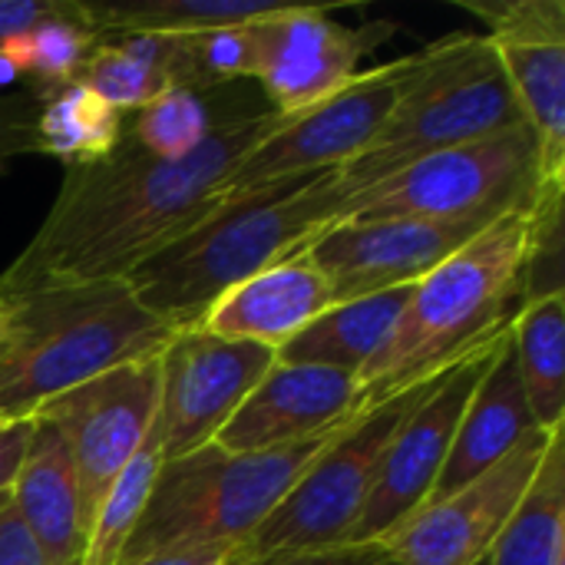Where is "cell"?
Here are the masks:
<instances>
[{
    "label": "cell",
    "mask_w": 565,
    "mask_h": 565,
    "mask_svg": "<svg viewBox=\"0 0 565 565\" xmlns=\"http://www.w3.org/2000/svg\"><path fill=\"white\" fill-rule=\"evenodd\" d=\"M288 119L275 109L228 116L182 162L152 159L126 136L113 156L70 166L46 218L0 271V298L122 281L202 222L225 175Z\"/></svg>",
    "instance_id": "obj_1"
},
{
    "label": "cell",
    "mask_w": 565,
    "mask_h": 565,
    "mask_svg": "<svg viewBox=\"0 0 565 565\" xmlns=\"http://www.w3.org/2000/svg\"><path fill=\"white\" fill-rule=\"evenodd\" d=\"M540 202L513 209L424 275L374 361L361 371V411L434 381L507 334L526 291Z\"/></svg>",
    "instance_id": "obj_2"
},
{
    "label": "cell",
    "mask_w": 565,
    "mask_h": 565,
    "mask_svg": "<svg viewBox=\"0 0 565 565\" xmlns=\"http://www.w3.org/2000/svg\"><path fill=\"white\" fill-rule=\"evenodd\" d=\"M334 169L255 189L215 205L189 232L152 252L122 281L172 331L195 328L215 298L295 255L331 222Z\"/></svg>",
    "instance_id": "obj_3"
},
{
    "label": "cell",
    "mask_w": 565,
    "mask_h": 565,
    "mask_svg": "<svg viewBox=\"0 0 565 565\" xmlns=\"http://www.w3.org/2000/svg\"><path fill=\"white\" fill-rule=\"evenodd\" d=\"M172 334L126 281L13 298L0 331V420H33L46 401L96 374L162 354Z\"/></svg>",
    "instance_id": "obj_4"
},
{
    "label": "cell",
    "mask_w": 565,
    "mask_h": 565,
    "mask_svg": "<svg viewBox=\"0 0 565 565\" xmlns=\"http://www.w3.org/2000/svg\"><path fill=\"white\" fill-rule=\"evenodd\" d=\"M526 126L483 33H450L404 56L391 113L371 142L334 169V202L424 156Z\"/></svg>",
    "instance_id": "obj_5"
},
{
    "label": "cell",
    "mask_w": 565,
    "mask_h": 565,
    "mask_svg": "<svg viewBox=\"0 0 565 565\" xmlns=\"http://www.w3.org/2000/svg\"><path fill=\"white\" fill-rule=\"evenodd\" d=\"M354 417L291 447L225 454L209 444L189 457L162 460L146 510L116 565L142 563L156 553L192 546H238L262 526V520L281 503L305 467L331 440H338Z\"/></svg>",
    "instance_id": "obj_6"
},
{
    "label": "cell",
    "mask_w": 565,
    "mask_h": 565,
    "mask_svg": "<svg viewBox=\"0 0 565 565\" xmlns=\"http://www.w3.org/2000/svg\"><path fill=\"white\" fill-rule=\"evenodd\" d=\"M540 192V149L530 126L424 156L334 202L331 222L427 218L497 222Z\"/></svg>",
    "instance_id": "obj_7"
},
{
    "label": "cell",
    "mask_w": 565,
    "mask_h": 565,
    "mask_svg": "<svg viewBox=\"0 0 565 565\" xmlns=\"http://www.w3.org/2000/svg\"><path fill=\"white\" fill-rule=\"evenodd\" d=\"M427 384H417L358 414L348 430L305 467V473L262 520V526L235 546L228 565H258L341 546L371 497L377 463L391 434L417 404Z\"/></svg>",
    "instance_id": "obj_8"
},
{
    "label": "cell",
    "mask_w": 565,
    "mask_h": 565,
    "mask_svg": "<svg viewBox=\"0 0 565 565\" xmlns=\"http://www.w3.org/2000/svg\"><path fill=\"white\" fill-rule=\"evenodd\" d=\"M503 338L507 334L470 351L424 387L417 404L391 434L377 463L371 497L341 546H381L427 503L454 447L460 417Z\"/></svg>",
    "instance_id": "obj_9"
},
{
    "label": "cell",
    "mask_w": 565,
    "mask_h": 565,
    "mask_svg": "<svg viewBox=\"0 0 565 565\" xmlns=\"http://www.w3.org/2000/svg\"><path fill=\"white\" fill-rule=\"evenodd\" d=\"M159 361L162 354L103 371L33 414V420L53 427L70 447L89 526L106 490L139 454L156 424Z\"/></svg>",
    "instance_id": "obj_10"
},
{
    "label": "cell",
    "mask_w": 565,
    "mask_h": 565,
    "mask_svg": "<svg viewBox=\"0 0 565 565\" xmlns=\"http://www.w3.org/2000/svg\"><path fill=\"white\" fill-rule=\"evenodd\" d=\"M401 76L404 60L384 63L371 73H358L354 83H348L328 103L291 116L225 175L218 205L285 179L318 175L351 162L391 113Z\"/></svg>",
    "instance_id": "obj_11"
},
{
    "label": "cell",
    "mask_w": 565,
    "mask_h": 565,
    "mask_svg": "<svg viewBox=\"0 0 565 565\" xmlns=\"http://www.w3.org/2000/svg\"><path fill=\"white\" fill-rule=\"evenodd\" d=\"M275 367V351L225 341L202 328L175 331L159 361L162 457H189L215 440L252 387Z\"/></svg>",
    "instance_id": "obj_12"
},
{
    "label": "cell",
    "mask_w": 565,
    "mask_h": 565,
    "mask_svg": "<svg viewBox=\"0 0 565 565\" xmlns=\"http://www.w3.org/2000/svg\"><path fill=\"white\" fill-rule=\"evenodd\" d=\"M559 430L563 427H533L510 457L480 473L473 483L440 503L420 507L381 543L384 556L397 565H470L487 556L523 503Z\"/></svg>",
    "instance_id": "obj_13"
},
{
    "label": "cell",
    "mask_w": 565,
    "mask_h": 565,
    "mask_svg": "<svg viewBox=\"0 0 565 565\" xmlns=\"http://www.w3.org/2000/svg\"><path fill=\"white\" fill-rule=\"evenodd\" d=\"M487 23L523 122L536 136L540 185H565V3L493 0L463 3Z\"/></svg>",
    "instance_id": "obj_14"
},
{
    "label": "cell",
    "mask_w": 565,
    "mask_h": 565,
    "mask_svg": "<svg viewBox=\"0 0 565 565\" xmlns=\"http://www.w3.org/2000/svg\"><path fill=\"white\" fill-rule=\"evenodd\" d=\"M391 33L394 23L351 30L321 7H278L271 17L252 23L255 79L275 113L301 116L354 83L361 60Z\"/></svg>",
    "instance_id": "obj_15"
},
{
    "label": "cell",
    "mask_w": 565,
    "mask_h": 565,
    "mask_svg": "<svg viewBox=\"0 0 565 565\" xmlns=\"http://www.w3.org/2000/svg\"><path fill=\"white\" fill-rule=\"evenodd\" d=\"M490 222L364 218L334 222L295 248L331 285L334 301H354L394 288H414ZM291 255V258H295Z\"/></svg>",
    "instance_id": "obj_16"
},
{
    "label": "cell",
    "mask_w": 565,
    "mask_h": 565,
    "mask_svg": "<svg viewBox=\"0 0 565 565\" xmlns=\"http://www.w3.org/2000/svg\"><path fill=\"white\" fill-rule=\"evenodd\" d=\"M361 411V377L318 364H278L215 434L225 454H258L328 434Z\"/></svg>",
    "instance_id": "obj_17"
},
{
    "label": "cell",
    "mask_w": 565,
    "mask_h": 565,
    "mask_svg": "<svg viewBox=\"0 0 565 565\" xmlns=\"http://www.w3.org/2000/svg\"><path fill=\"white\" fill-rule=\"evenodd\" d=\"M334 305L328 278L308 258L295 255L215 298L195 328L225 341H248L278 351Z\"/></svg>",
    "instance_id": "obj_18"
},
{
    "label": "cell",
    "mask_w": 565,
    "mask_h": 565,
    "mask_svg": "<svg viewBox=\"0 0 565 565\" xmlns=\"http://www.w3.org/2000/svg\"><path fill=\"white\" fill-rule=\"evenodd\" d=\"M533 414L526 404V391L520 381L516 354L510 331L500 341L490 367L483 371L463 417L454 437V447L447 454V463L427 497V503H440L473 483L480 473L497 467L503 457L513 454V447L533 430ZM424 503V507H427Z\"/></svg>",
    "instance_id": "obj_19"
},
{
    "label": "cell",
    "mask_w": 565,
    "mask_h": 565,
    "mask_svg": "<svg viewBox=\"0 0 565 565\" xmlns=\"http://www.w3.org/2000/svg\"><path fill=\"white\" fill-rule=\"evenodd\" d=\"M10 503L36 543L43 563L86 565L89 520L83 510L76 467L63 437L40 420L13 480Z\"/></svg>",
    "instance_id": "obj_20"
},
{
    "label": "cell",
    "mask_w": 565,
    "mask_h": 565,
    "mask_svg": "<svg viewBox=\"0 0 565 565\" xmlns=\"http://www.w3.org/2000/svg\"><path fill=\"white\" fill-rule=\"evenodd\" d=\"M411 288H394L354 301H341L315 318L305 331H298L285 348L275 351L278 364H318L358 374L374 361V354L387 344Z\"/></svg>",
    "instance_id": "obj_21"
},
{
    "label": "cell",
    "mask_w": 565,
    "mask_h": 565,
    "mask_svg": "<svg viewBox=\"0 0 565 565\" xmlns=\"http://www.w3.org/2000/svg\"><path fill=\"white\" fill-rule=\"evenodd\" d=\"M510 341L533 424L563 427L565 417V295L563 288L526 298L510 324Z\"/></svg>",
    "instance_id": "obj_22"
},
{
    "label": "cell",
    "mask_w": 565,
    "mask_h": 565,
    "mask_svg": "<svg viewBox=\"0 0 565 565\" xmlns=\"http://www.w3.org/2000/svg\"><path fill=\"white\" fill-rule=\"evenodd\" d=\"M490 565H565V430H559L513 520L490 546Z\"/></svg>",
    "instance_id": "obj_23"
},
{
    "label": "cell",
    "mask_w": 565,
    "mask_h": 565,
    "mask_svg": "<svg viewBox=\"0 0 565 565\" xmlns=\"http://www.w3.org/2000/svg\"><path fill=\"white\" fill-rule=\"evenodd\" d=\"M278 3L255 0H142V3H83L89 30L103 36H189L222 26L258 23Z\"/></svg>",
    "instance_id": "obj_24"
},
{
    "label": "cell",
    "mask_w": 565,
    "mask_h": 565,
    "mask_svg": "<svg viewBox=\"0 0 565 565\" xmlns=\"http://www.w3.org/2000/svg\"><path fill=\"white\" fill-rule=\"evenodd\" d=\"M40 99V156L60 159L66 169L106 159L126 139V116L106 106L79 79L50 89Z\"/></svg>",
    "instance_id": "obj_25"
},
{
    "label": "cell",
    "mask_w": 565,
    "mask_h": 565,
    "mask_svg": "<svg viewBox=\"0 0 565 565\" xmlns=\"http://www.w3.org/2000/svg\"><path fill=\"white\" fill-rule=\"evenodd\" d=\"M96 43L99 36L83 17V3L63 0L53 17L0 43V63L13 76L26 79L33 96H43L73 83Z\"/></svg>",
    "instance_id": "obj_26"
},
{
    "label": "cell",
    "mask_w": 565,
    "mask_h": 565,
    "mask_svg": "<svg viewBox=\"0 0 565 565\" xmlns=\"http://www.w3.org/2000/svg\"><path fill=\"white\" fill-rule=\"evenodd\" d=\"M76 79L122 116H132L152 99H159L162 93L175 89L166 70L162 36L99 40Z\"/></svg>",
    "instance_id": "obj_27"
},
{
    "label": "cell",
    "mask_w": 565,
    "mask_h": 565,
    "mask_svg": "<svg viewBox=\"0 0 565 565\" xmlns=\"http://www.w3.org/2000/svg\"><path fill=\"white\" fill-rule=\"evenodd\" d=\"M162 440H159V427L152 424L149 437L142 440L139 454L122 467V473L113 480V487L106 490L93 526H89V546H86V565H116L142 510L146 500L156 487V477L162 470Z\"/></svg>",
    "instance_id": "obj_28"
},
{
    "label": "cell",
    "mask_w": 565,
    "mask_h": 565,
    "mask_svg": "<svg viewBox=\"0 0 565 565\" xmlns=\"http://www.w3.org/2000/svg\"><path fill=\"white\" fill-rule=\"evenodd\" d=\"M166 40V70L175 89L209 93L235 79H255V36L252 23L222 26Z\"/></svg>",
    "instance_id": "obj_29"
},
{
    "label": "cell",
    "mask_w": 565,
    "mask_h": 565,
    "mask_svg": "<svg viewBox=\"0 0 565 565\" xmlns=\"http://www.w3.org/2000/svg\"><path fill=\"white\" fill-rule=\"evenodd\" d=\"M222 119H212V109L202 93L192 89H169L126 122V136L162 162H182L189 159L218 126Z\"/></svg>",
    "instance_id": "obj_30"
},
{
    "label": "cell",
    "mask_w": 565,
    "mask_h": 565,
    "mask_svg": "<svg viewBox=\"0 0 565 565\" xmlns=\"http://www.w3.org/2000/svg\"><path fill=\"white\" fill-rule=\"evenodd\" d=\"M40 99L30 89L0 93V175L23 156H40Z\"/></svg>",
    "instance_id": "obj_31"
},
{
    "label": "cell",
    "mask_w": 565,
    "mask_h": 565,
    "mask_svg": "<svg viewBox=\"0 0 565 565\" xmlns=\"http://www.w3.org/2000/svg\"><path fill=\"white\" fill-rule=\"evenodd\" d=\"M63 0H0V43H7L10 36L36 26L40 20L53 17L60 10ZM0 70L13 79V73L0 63Z\"/></svg>",
    "instance_id": "obj_32"
},
{
    "label": "cell",
    "mask_w": 565,
    "mask_h": 565,
    "mask_svg": "<svg viewBox=\"0 0 565 565\" xmlns=\"http://www.w3.org/2000/svg\"><path fill=\"white\" fill-rule=\"evenodd\" d=\"M0 565H46L36 543L23 530L13 503L0 510Z\"/></svg>",
    "instance_id": "obj_33"
},
{
    "label": "cell",
    "mask_w": 565,
    "mask_h": 565,
    "mask_svg": "<svg viewBox=\"0 0 565 565\" xmlns=\"http://www.w3.org/2000/svg\"><path fill=\"white\" fill-rule=\"evenodd\" d=\"M36 420H7L0 424V493L13 490V480L20 473V463L26 457L30 437Z\"/></svg>",
    "instance_id": "obj_34"
},
{
    "label": "cell",
    "mask_w": 565,
    "mask_h": 565,
    "mask_svg": "<svg viewBox=\"0 0 565 565\" xmlns=\"http://www.w3.org/2000/svg\"><path fill=\"white\" fill-rule=\"evenodd\" d=\"M387 559L381 546H334L324 553H305V556H281L258 565H381Z\"/></svg>",
    "instance_id": "obj_35"
},
{
    "label": "cell",
    "mask_w": 565,
    "mask_h": 565,
    "mask_svg": "<svg viewBox=\"0 0 565 565\" xmlns=\"http://www.w3.org/2000/svg\"><path fill=\"white\" fill-rule=\"evenodd\" d=\"M235 546H192V550H175V553H156L142 563L132 565H228Z\"/></svg>",
    "instance_id": "obj_36"
},
{
    "label": "cell",
    "mask_w": 565,
    "mask_h": 565,
    "mask_svg": "<svg viewBox=\"0 0 565 565\" xmlns=\"http://www.w3.org/2000/svg\"><path fill=\"white\" fill-rule=\"evenodd\" d=\"M10 315H13V298H0V331L10 321Z\"/></svg>",
    "instance_id": "obj_37"
},
{
    "label": "cell",
    "mask_w": 565,
    "mask_h": 565,
    "mask_svg": "<svg viewBox=\"0 0 565 565\" xmlns=\"http://www.w3.org/2000/svg\"><path fill=\"white\" fill-rule=\"evenodd\" d=\"M7 503H10V493H0V510H3Z\"/></svg>",
    "instance_id": "obj_38"
},
{
    "label": "cell",
    "mask_w": 565,
    "mask_h": 565,
    "mask_svg": "<svg viewBox=\"0 0 565 565\" xmlns=\"http://www.w3.org/2000/svg\"><path fill=\"white\" fill-rule=\"evenodd\" d=\"M470 565H490V553H487V556H480L477 563H470Z\"/></svg>",
    "instance_id": "obj_39"
},
{
    "label": "cell",
    "mask_w": 565,
    "mask_h": 565,
    "mask_svg": "<svg viewBox=\"0 0 565 565\" xmlns=\"http://www.w3.org/2000/svg\"><path fill=\"white\" fill-rule=\"evenodd\" d=\"M381 565H397V563H394V559H384V563H381Z\"/></svg>",
    "instance_id": "obj_40"
},
{
    "label": "cell",
    "mask_w": 565,
    "mask_h": 565,
    "mask_svg": "<svg viewBox=\"0 0 565 565\" xmlns=\"http://www.w3.org/2000/svg\"><path fill=\"white\" fill-rule=\"evenodd\" d=\"M0 424H7V420H0Z\"/></svg>",
    "instance_id": "obj_41"
}]
</instances>
